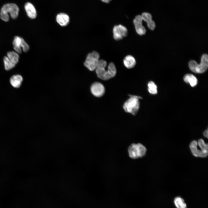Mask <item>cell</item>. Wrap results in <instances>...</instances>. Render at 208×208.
Wrapping results in <instances>:
<instances>
[{
    "instance_id": "1",
    "label": "cell",
    "mask_w": 208,
    "mask_h": 208,
    "mask_svg": "<svg viewBox=\"0 0 208 208\" xmlns=\"http://www.w3.org/2000/svg\"><path fill=\"white\" fill-rule=\"evenodd\" d=\"M107 62L104 60H99V64L95 69L98 77L103 80H107L115 76L116 70L114 64L111 62L106 69Z\"/></svg>"
},
{
    "instance_id": "2",
    "label": "cell",
    "mask_w": 208,
    "mask_h": 208,
    "mask_svg": "<svg viewBox=\"0 0 208 208\" xmlns=\"http://www.w3.org/2000/svg\"><path fill=\"white\" fill-rule=\"evenodd\" d=\"M190 147L192 154L195 157H205L208 155L204 153H208V144L203 139H199L198 142L192 141L190 145Z\"/></svg>"
},
{
    "instance_id": "3",
    "label": "cell",
    "mask_w": 208,
    "mask_h": 208,
    "mask_svg": "<svg viewBox=\"0 0 208 208\" xmlns=\"http://www.w3.org/2000/svg\"><path fill=\"white\" fill-rule=\"evenodd\" d=\"M19 9L15 4L8 3L4 4L2 7L0 13V18L5 22L8 21L9 20V14L13 19L16 18L18 16Z\"/></svg>"
},
{
    "instance_id": "4",
    "label": "cell",
    "mask_w": 208,
    "mask_h": 208,
    "mask_svg": "<svg viewBox=\"0 0 208 208\" xmlns=\"http://www.w3.org/2000/svg\"><path fill=\"white\" fill-rule=\"evenodd\" d=\"M189 66L190 69L195 73H204L207 70L208 66L207 55L205 54L202 55L200 64H198L195 61H190L189 63Z\"/></svg>"
},
{
    "instance_id": "5",
    "label": "cell",
    "mask_w": 208,
    "mask_h": 208,
    "mask_svg": "<svg viewBox=\"0 0 208 208\" xmlns=\"http://www.w3.org/2000/svg\"><path fill=\"white\" fill-rule=\"evenodd\" d=\"M128 152L129 157L135 159L143 157L146 154V148L141 143H133L128 147Z\"/></svg>"
},
{
    "instance_id": "6",
    "label": "cell",
    "mask_w": 208,
    "mask_h": 208,
    "mask_svg": "<svg viewBox=\"0 0 208 208\" xmlns=\"http://www.w3.org/2000/svg\"><path fill=\"white\" fill-rule=\"evenodd\" d=\"M141 97L138 96H132L124 103L123 108L127 112L135 115L139 108V99Z\"/></svg>"
},
{
    "instance_id": "7",
    "label": "cell",
    "mask_w": 208,
    "mask_h": 208,
    "mask_svg": "<svg viewBox=\"0 0 208 208\" xmlns=\"http://www.w3.org/2000/svg\"><path fill=\"white\" fill-rule=\"evenodd\" d=\"M99 54L95 51L89 53L84 62V66L90 71L95 70L99 61Z\"/></svg>"
},
{
    "instance_id": "8",
    "label": "cell",
    "mask_w": 208,
    "mask_h": 208,
    "mask_svg": "<svg viewBox=\"0 0 208 208\" xmlns=\"http://www.w3.org/2000/svg\"><path fill=\"white\" fill-rule=\"evenodd\" d=\"M113 31L114 38L116 40L122 39L127 34V28L121 25H115L114 27Z\"/></svg>"
},
{
    "instance_id": "9",
    "label": "cell",
    "mask_w": 208,
    "mask_h": 208,
    "mask_svg": "<svg viewBox=\"0 0 208 208\" xmlns=\"http://www.w3.org/2000/svg\"><path fill=\"white\" fill-rule=\"evenodd\" d=\"M90 90L94 96L97 97H100L104 94L105 89L102 83L99 82H95L91 85Z\"/></svg>"
},
{
    "instance_id": "10",
    "label": "cell",
    "mask_w": 208,
    "mask_h": 208,
    "mask_svg": "<svg viewBox=\"0 0 208 208\" xmlns=\"http://www.w3.org/2000/svg\"><path fill=\"white\" fill-rule=\"evenodd\" d=\"M142 19L141 15L136 16L134 18L133 22L136 32L140 35L144 34L146 30L142 24Z\"/></svg>"
},
{
    "instance_id": "11",
    "label": "cell",
    "mask_w": 208,
    "mask_h": 208,
    "mask_svg": "<svg viewBox=\"0 0 208 208\" xmlns=\"http://www.w3.org/2000/svg\"><path fill=\"white\" fill-rule=\"evenodd\" d=\"M142 20L146 22L147 25L149 29L153 30L155 27L154 22L152 20L151 14L148 12H144L141 15Z\"/></svg>"
},
{
    "instance_id": "12",
    "label": "cell",
    "mask_w": 208,
    "mask_h": 208,
    "mask_svg": "<svg viewBox=\"0 0 208 208\" xmlns=\"http://www.w3.org/2000/svg\"><path fill=\"white\" fill-rule=\"evenodd\" d=\"M25 9L28 16L31 19L36 18L37 13L36 10L32 4L27 2L25 5Z\"/></svg>"
},
{
    "instance_id": "13",
    "label": "cell",
    "mask_w": 208,
    "mask_h": 208,
    "mask_svg": "<svg viewBox=\"0 0 208 208\" xmlns=\"http://www.w3.org/2000/svg\"><path fill=\"white\" fill-rule=\"evenodd\" d=\"M56 19L58 23L62 26L67 25L69 22V16L67 14L64 13L58 14L57 16Z\"/></svg>"
},
{
    "instance_id": "14",
    "label": "cell",
    "mask_w": 208,
    "mask_h": 208,
    "mask_svg": "<svg viewBox=\"0 0 208 208\" xmlns=\"http://www.w3.org/2000/svg\"><path fill=\"white\" fill-rule=\"evenodd\" d=\"M23 78L21 75H16L12 76L10 78V82L11 85L14 88H18L21 86Z\"/></svg>"
},
{
    "instance_id": "15",
    "label": "cell",
    "mask_w": 208,
    "mask_h": 208,
    "mask_svg": "<svg viewBox=\"0 0 208 208\" xmlns=\"http://www.w3.org/2000/svg\"><path fill=\"white\" fill-rule=\"evenodd\" d=\"M136 63L135 59L131 55L126 56L123 60L124 65L128 68H131L133 67L135 65Z\"/></svg>"
},
{
    "instance_id": "16",
    "label": "cell",
    "mask_w": 208,
    "mask_h": 208,
    "mask_svg": "<svg viewBox=\"0 0 208 208\" xmlns=\"http://www.w3.org/2000/svg\"><path fill=\"white\" fill-rule=\"evenodd\" d=\"M183 80L186 83H189L192 87L195 86L197 83V78L192 74L185 75L183 77Z\"/></svg>"
},
{
    "instance_id": "17",
    "label": "cell",
    "mask_w": 208,
    "mask_h": 208,
    "mask_svg": "<svg viewBox=\"0 0 208 208\" xmlns=\"http://www.w3.org/2000/svg\"><path fill=\"white\" fill-rule=\"evenodd\" d=\"M23 38L18 36L14 37L13 41V47L14 50L18 53H21V45Z\"/></svg>"
},
{
    "instance_id": "18",
    "label": "cell",
    "mask_w": 208,
    "mask_h": 208,
    "mask_svg": "<svg viewBox=\"0 0 208 208\" xmlns=\"http://www.w3.org/2000/svg\"><path fill=\"white\" fill-rule=\"evenodd\" d=\"M7 57L15 65L17 64L18 62L19 56L16 52L13 51L8 52L7 53Z\"/></svg>"
},
{
    "instance_id": "19",
    "label": "cell",
    "mask_w": 208,
    "mask_h": 208,
    "mask_svg": "<svg viewBox=\"0 0 208 208\" xmlns=\"http://www.w3.org/2000/svg\"><path fill=\"white\" fill-rule=\"evenodd\" d=\"M174 204L177 208H186L187 205L184 200L180 197H176L174 200Z\"/></svg>"
},
{
    "instance_id": "20",
    "label": "cell",
    "mask_w": 208,
    "mask_h": 208,
    "mask_svg": "<svg viewBox=\"0 0 208 208\" xmlns=\"http://www.w3.org/2000/svg\"><path fill=\"white\" fill-rule=\"evenodd\" d=\"M3 62L5 68L7 70H9L14 67L15 65L13 64L7 56H5L3 58Z\"/></svg>"
},
{
    "instance_id": "21",
    "label": "cell",
    "mask_w": 208,
    "mask_h": 208,
    "mask_svg": "<svg viewBox=\"0 0 208 208\" xmlns=\"http://www.w3.org/2000/svg\"><path fill=\"white\" fill-rule=\"evenodd\" d=\"M148 90L149 93L152 94L157 93V86L153 81H150L148 83Z\"/></svg>"
},
{
    "instance_id": "22",
    "label": "cell",
    "mask_w": 208,
    "mask_h": 208,
    "mask_svg": "<svg viewBox=\"0 0 208 208\" xmlns=\"http://www.w3.org/2000/svg\"><path fill=\"white\" fill-rule=\"evenodd\" d=\"M21 47L24 52H27L29 49V46L23 38L22 39Z\"/></svg>"
},
{
    "instance_id": "23",
    "label": "cell",
    "mask_w": 208,
    "mask_h": 208,
    "mask_svg": "<svg viewBox=\"0 0 208 208\" xmlns=\"http://www.w3.org/2000/svg\"><path fill=\"white\" fill-rule=\"evenodd\" d=\"M208 130L207 129L204 131L203 133L204 136L207 138H208Z\"/></svg>"
},
{
    "instance_id": "24",
    "label": "cell",
    "mask_w": 208,
    "mask_h": 208,
    "mask_svg": "<svg viewBox=\"0 0 208 208\" xmlns=\"http://www.w3.org/2000/svg\"><path fill=\"white\" fill-rule=\"evenodd\" d=\"M102 2L106 3H109L111 0H101Z\"/></svg>"
}]
</instances>
